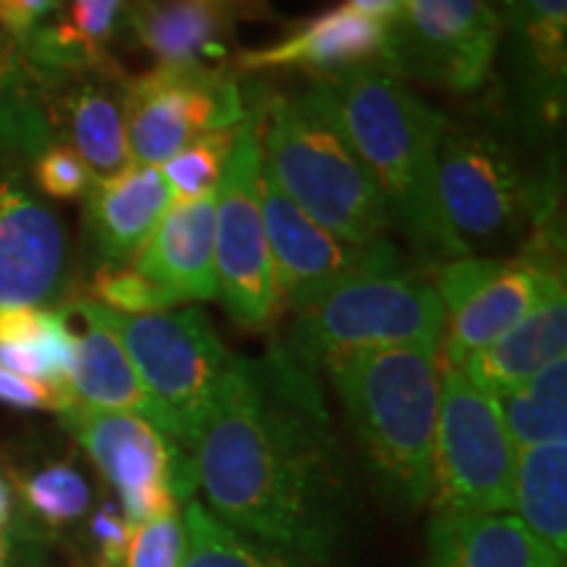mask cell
I'll return each instance as SVG.
<instances>
[{
  "label": "cell",
  "instance_id": "obj_19",
  "mask_svg": "<svg viewBox=\"0 0 567 567\" xmlns=\"http://www.w3.org/2000/svg\"><path fill=\"white\" fill-rule=\"evenodd\" d=\"M250 0H126V27L158 63L221 66Z\"/></svg>",
  "mask_w": 567,
  "mask_h": 567
},
{
  "label": "cell",
  "instance_id": "obj_3",
  "mask_svg": "<svg viewBox=\"0 0 567 567\" xmlns=\"http://www.w3.org/2000/svg\"><path fill=\"white\" fill-rule=\"evenodd\" d=\"M326 371L379 494L405 513L421 509L434 492L439 344L358 352Z\"/></svg>",
  "mask_w": 567,
  "mask_h": 567
},
{
  "label": "cell",
  "instance_id": "obj_25",
  "mask_svg": "<svg viewBox=\"0 0 567 567\" xmlns=\"http://www.w3.org/2000/svg\"><path fill=\"white\" fill-rule=\"evenodd\" d=\"M40 74L27 59L21 40L0 21V155H38L51 145Z\"/></svg>",
  "mask_w": 567,
  "mask_h": 567
},
{
  "label": "cell",
  "instance_id": "obj_34",
  "mask_svg": "<svg viewBox=\"0 0 567 567\" xmlns=\"http://www.w3.org/2000/svg\"><path fill=\"white\" fill-rule=\"evenodd\" d=\"M32 174L34 184L53 200H76V197L87 195L95 184L90 168L66 142H51L34 158Z\"/></svg>",
  "mask_w": 567,
  "mask_h": 567
},
{
  "label": "cell",
  "instance_id": "obj_9",
  "mask_svg": "<svg viewBox=\"0 0 567 567\" xmlns=\"http://www.w3.org/2000/svg\"><path fill=\"white\" fill-rule=\"evenodd\" d=\"M260 105L247 101L237 126V142L216 187V297L234 321L266 329L279 316L274 266L260 208Z\"/></svg>",
  "mask_w": 567,
  "mask_h": 567
},
{
  "label": "cell",
  "instance_id": "obj_8",
  "mask_svg": "<svg viewBox=\"0 0 567 567\" xmlns=\"http://www.w3.org/2000/svg\"><path fill=\"white\" fill-rule=\"evenodd\" d=\"M517 446L499 408L455 365H439L434 513L496 515L513 509Z\"/></svg>",
  "mask_w": 567,
  "mask_h": 567
},
{
  "label": "cell",
  "instance_id": "obj_18",
  "mask_svg": "<svg viewBox=\"0 0 567 567\" xmlns=\"http://www.w3.org/2000/svg\"><path fill=\"white\" fill-rule=\"evenodd\" d=\"M392 30L350 6H334L305 19L287 38L274 45L239 55V74H264L276 69H305L318 76H334L342 71L384 63Z\"/></svg>",
  "mask_w": 567,
  "mask_h": 567
},
{
  "label": "cell",
  "instance_id": "obj_20",
  "mask_svg": "<svg viewBox=\"0 0 567 567\" xmlns=\"http://www.w3.org/2000/svg\"><path fill=\"white\" fill-rule=\"evenodd\" d=\"M174 205L158 166L132 163L122 174L95 182L84 195V231L103 264L132 266L155 226Z\"/></svg>",
  "mask_w": 567,
  "mask_h": 567
},
{
  "label": "cell",
  "instance_id": "obj_39",
  "mask_svg": "<svg viewBox=\"0 0 567 567\" xmlns=\"http://www.w3.org/2000/svg\"><path fill=\"white\" fill-rule=\"evenodd\" d=\"M347 6L354 11L365 13L381 24H396L402 17V9H405V0H347Z\"/></svg>",
  "mask_w": 567,
  "mask_h": 567
},
{
  "label": "cell",
  "instance_id": "obj_15",
  "mask_svg": "<svg viewBox=\"0 0 567 567\" xmlns=\"http://www.w3.org/2000/svg\"><path fill=\"white\" fill-rule=\"evenodd\" d=\"M509 101L530 140L549 137L567 111V0H499Z\"/></svg>",
  "mask_w": 567,
  "mask_h": 567
},
{
  "label": "cell",
  "instance_id": "obj_10",
  "mask_svg": "<svg viewBox=\"0 0 567 567\" xmlns=\"http://www.w3.org/2000/svg\"><path fill=\"white\" fill-rule=\"evenodd\" d=\"M247 97L221 66L158 63L124 84V126L140 166H163L205 134L239 126Z\"/></svg>",
  "mask_w": 567,
  "mask_h": 567
},
{
  "label": "cell",
  "instance_id": "obj_2",
  "mask_svg": "<svg viewBox=\"0 0 567 567\" xmlns=\"http://www.w3.org/2000/svg\"><path fill=\"white\" fill-rule=\"evenodd\" d=\"M334 90L347 132L384 197L389 226L431 264L465 258L436 193V145L446 116L431 109L384 63L323 76Z\"/></svg>",
  "mask_w": 567,
  "mask_h": 567
},
{
  "label": "cell",
  "instance_id": "obj_24",
  "mask_svg": "<svg viewBox=\"0 0 567 567\" xmlns=\"http://www.w3.org/2000/svg\"><path fill=\"white\" fill-rule=\"evenodd\" d=\"M69 310L80 313L84 321V331L76 337L74 371L69 379L71 402L95 410L140 415L153 423L161 434H166L163 413L147 394V389L142 386L124 347L118 344L109 326L92 313L90 300L71 302Z\"/></svg>",
  "mask_w": 567,
  "mask_h": 567
},
{
  "label": "cell",
  "instance_id": "obj_11",
  "mask_svg": "<svg viewBox=\"0 0 567 567\" xmlns=\"http://www.w3.org/2000/svg\"><path fill=\"white\" fill-rule=\"evenodd\" d=\"M63 423L118 492L130 526L174 515L182 502L195 499L197 473L193 457L161 434L153 423L132 413L69 405Z\"/></svg>",
  "mask_w": 567,
  "mask_h": 567
},
{
  "label": "cell",
  "instance_id": "obj_37",
  "mask_svg": "<svg viewBox=\"0 0 567 567\" xmlns=\"http://www.w3.org/2000/svg\"><path fill=\"white\" fill-rule=\"evenodd\" d=\"M59 6L61 0H0V21L19 40H24L27 34H32L40 24L55 17Z\"/></svg>",
  "mask_w": 567,
  "mask_h": 567
},
{
  "label": "cell",
  "instance_id": "obj_13",
  "mask_svg": "<svg viewBox=\"0 0 567 567\" xmlns=\"http://www.w3.org/2000/svg\"><path fill=\"white\" fill-rule=\"evenodd\" d=\"M389 30L386 69L402 80L467 95L492 76L502 17L494 0H405Z\"/></svg>",
  "mask_w": 567,
  "mask_h": 567
},
{
  "label": "cell",
  "instance_id": "obj_21",
  "mask_svg": "<svg viewBox=\"0 0 567 567\" xmlns=\"http://www.w3.org/2000/svg\"><path fill=\"white\" fill-rule=\"evenodd\" d=\"M132 266L187 300H216V189L174 203Z\"/></svg>",
  "mask_w": 567,
  "mask_h": 567
},
{
  "label": "cell",
  "instance_id": "obj_36",
  "mask_svg": "<svg viewBox=\"0 0 567 567\" xmlns=\"http://www.w3.org/2000/svg\"><path fill=\"white\" fill-rule=\"evenodd\" d=\"M0 402L19 410H61L69 408V402L42 381L27 379V375L11 373L0 368Z\"/></svg>",
  "mask_w": 567,
  "mask_h": 567
},
{
  "label": "cell",
  "instance_id": "obj_32",
  "mask_svg": "<svg viewBox=\"0 0 567 567\" xmlns=\"http://www.w3.org/2000/svg\"><path fill=\"white\" fill-rule=\"evenodd\" d=\"M53 24L90 55H109L111 40L126 24V0H69Z\"/></svg>",
  "mask_w": 567,
  "mask_h": 567
},
{
  "label": "cell",
  "instance_id": "obj_7",
  "mask_svg": "<svg viewBox=\"0 0 567 567\" xmlns=\"http://www.w3.org/2000/svg\"><path fill=\"white\" fill-rule=\"evenodd\" d=\"M92 313L113 331L166 421V436L193 450L213 396L234 354L200 308L124 316L90 300Z\"/></svg>",
  "mask_w": 567,
  "mask_h": 567
},
{
  "label": "cell",
  "instance_id": "obj_5",
  "mask_svg": "<svg viewBox=\"0 0 567 567\" xmlns=\"http://www.w3.org/2000/svg\"><path fill=\"white\" fill-rule=\"evenodd\" d=\"M559 187L555 163L526 172L492 126L446 118L436 145V193L467 255L507 258L536 234H563L555 224Z\"/></svg>",
  "mask_w": 567,
  "mask_h": 567
},
{
  "label": "cell",
  "instance_id": "obj_12",
  "mask_svg": "<svg viewBox=\"0 0 567 567\" xmlns=\"http://www.w3.org/2000/svg\"><path fill=\"white\" fill-rule=\"evenodd\" d=\"M434 289L450 316L442 363L457 368L565 289V266L523 252L465 255L442 264Z\"/></svg>",
  "mask_w": 567,
  "mask_h": 567
},
{
  "label": "cell",
  "instance_id": "obj_16",
  "mask_svg": "<svg viewBox=\"0 0 567 567\" xmlns=\"http://www.w3.org/2000/svg\"><path fill=\"white\" fill-rule=\"evenodd\" d=\"M69 239L61 218L21 182L0 174V308H42L66 289Z\"/></svg>",
  "mask_w": 567,
  "mask_h": 567
},
{
  "label": "cell",
  "instance_id": "obj_26",
  "mask_svg": "<svg viewBox=\"0 0 567 567\" xmlns=\"http://www.w3.org/2000/svg\"><path fill=\"white\" fill-rule=\"evenodd\" d=\"M513 509L517 520L565 557L567 549V442L517 450Z\"/></svg>",
  "mask_w": 567,
  "mask_h": 567
},
{
  "label": "cell",
  "instance_id": "obj_22",
  "mask_svg": "<svg viewBox=\"0 0 567 567\" xmlns=\"http://www.w3.org/2000/svg\"><path fill=\"white\" fill-rule=\"evenodd\" d=\"M421 567H565V557L509 513H434Z\"/></svg>",
  "mask_w": 567,
  "mask_h": 567
},
{
  "label": "cell",
  "instance_id": "obj_31",
  "mask_svg": "<svg viewBox=\"0 0 567 567\" xmlns=\"http://www.w3.org/2000/svg\"><path fill=\"white\" fill-rule=\"evenodd\" d=\"M92 297L97 305L124 316L161 313L179 305V297L161 287L158 281L147 279L134 266L103 264L92 276Z\"/></svg>",
  "mask_w": 567,
  "mask_h": 567
},
{
  "label": "cell",
  "instance_id": "obj_14",
  "mask_svg": "<svg viewBox=\"0 0 567 567\" xmlns=\"http://www.w3.org/2000/svg\"><path fill=\"white\" fill-rule=\"evenodd\" d=\"M260 208H264L279 313L284 308H292L302 297L342 281L347 276L408 268L400 250L389 239L350 245L318 226L276 184L266 161L260 168Z\"/></svg>",
  "mask_w": 567,
  "mask_h": 567
},
{
  "label": "cell",
  "instance_id": "obj_29",
  "mask_svg": "<svg viewBox=\"0 0 567 567\" xmlns=\"http://www.w3.org/2000/svg\"><path fill=\"white\" fill-rule=\"evenodd\" d=\"M24 505L48 526L59 528L80 520L90 509L92 492L84 476L69 463H53L19 484Z\"/></svg>",
  "mask_w": 567,
  "mask_h": 567
},
{
  "label": "cell",
  "instance_id": "obj_1",
  "mask_svg": "<svg viewBox=\"0 0 567 567\" xmlns=\"http://www.w3.org/2000/svg\"><path fill=\"white\" fill-rule=\"evenodd\" d=\"M197 486L218 520L297 565L347 534V484L316 371L287 347L237 358L197 431Z\"/></svg>",
  "mask_w": 567,
  "mask_h": 567
},
{
  "label": "cell",
  "instance_id": "obj_33",
  "mask_svg": "<svg viewBox=\"0 0 567 567\" xmlns=\"http://www.w3.org/2000/svg\"><path fill=\"white\" fill-rule=\"evenodd\" d=\"M184 557V523L163 515L132 528L122 567H179Z\"/></svg>",
  "mask_w": 567,
  "mask_h": 567
},
{
  "label": "cell",
  "instance_id": "obj_4",
  "mask_svg": "<svg viewBox=\"0 0 567 567\" xmlns=\"http://www.w3.org/2000/svg\"><path fill=\"white\" fill-rule=\"evenodd\" d=\"M260 151L276 184L318 226L350 245L386 239L389 213L347 132L331 84L318 76L297 95H264Z\"/></svg>",
  "mask_w": 567,
  "mask_h": 567
},
{
  "label": "cell",
  "instance_id": "obj_27",
  "mask_svg": "<svg viewBox=\"0 0 567 567\" xmlns=\"http://www.w3.org/2000/svg\"><path fill=\"white\" fill-rule=\"evenodd\" d=\"M517 450L565 442L567 436V360L559 358L526 386L494 400Z\"/></svg>",
  "mask_w": 567,
  "mask_h": 567
},
{
  "label": "cell",
  "instance_id": "obj_23",
  "mask_svg": "<svg viewBox=\"0 0 567 567\" xmlns=\"http://www.w3.org/2000/svg\"><path fill=\"white\" fill-rule=\"evenodd\" d=\"M567 344V297L559 289L547 297L534 313L513 326L484 350L471 354L460 371L473 386L499 400L526 386L555 360L565 358Z\"/></svg>",
  "mask_w": 567,
  "mask_h": 567
},
{
  "label": "cell",
  "instance_id": "obj_40",
  "mask_svg": "<svg viewBox=\"0 0 567 567\" xmlns=\"http://www.w3.org/2000/svg\"><path fill=\"white\" fill-rule=\"evenodd\" d=\"M24 544L19 536L9 534L6 528H0V567H32L30 557H27Z\"/></svg>",
  "mask_w": 567,
  "mask_h": 567
},
{
  "label": "cell",
  "instance_id": "obj_41",
  "mask_svg": "<svg viewBox=\"0 0 567 567\" xmlns=\"http://www.w3.org/2000/svg\"><path fill=\"white\" fill-rule=\"evenodd\" d=\"M13 523V494L6 478L0 476V528H9Z\"/></svg>",
  "mask_w": 567,
  "mask_h": 567
},
{
  "label": "cell",
  "instance_id": "obj_30",
  "mask_svg": "<svg viewBox=\"0 0 567 567\" xmlns=\"http://www.w3.org/2000/svg\"><path fill=\"white\" fill-rule=\"evenodd\" d=\"M234 142H237V126L205 134V137L195 140L189 147H184L182 153H176L172 161L158 166L174 197H179L176 203L195 200V197L208 195L218 187L226 161H229L234 151Z\"/></svg>",
  "mask_w": 567,
  "mask_h": 567
},
{
  "label": "cell",
  "instance_id": "obj_28",
  "mask_svg": "<svg viewBox=\"0 0 567 567\" xmlns=\"http://www.w3.org/2000/svg\"><path fill=\"white\" fill-rule=\"evenodd\" d=\"M182 523L184 557L179 567H305L226 526L197 499L187 502Z\"/></svg>",
  "mask_w": 567,
  "mask_h": 567
},
{
  "label": "cell",
  "instance_id": "obj_6",
  "mask_svg": "<svg viewBox=\"0 0 567 567\" xmlns=\"http://www.w3.org/2000/svg\"><path fill=\"white\" fill-rule=\"evenodd\" d=\"M289 310L287 350L310 371L358 352L439 344L446 321L436 289L410 268L347 276Z\"/></svg>",
  "mask_w": 567,
  "mask_h": 567
},
{
  "label": "cell",
  "instance_id": "obj_17",
  "mask_svg": "<svg viewBox=\"0 0 567 567\" xmlns=\"http://www.w3.org/2000/svg\"><path fill=\"white\" fill-rule=\"evenodd\" d=\"M124 74L116 61L109 66L45 76V111L53 140L61 137L103 182L132 166L124 126Z\"/></svg>",
  "mask_w": 567,
  "mask_h": 567
},
{
  "label": "cell",
  "instance_id": "obj_35",
  "mask_svg": "<svg viewBox=\"0 0 567 567\" xmlns=\"http://www.w3.org/2000/svg\"><path fill=\"white\" fill-rule=\"evenodd\" d=\"M90 536L97 549V567H122L126 547H130L132 526L124 520L113 502H105L92 515L90 520Z\"/></svg>",
  "mask_w": 567,
  "mask_h": 567
},
{
  "label": "cell",
  "instance_id": "obj_38",
  "mask_svg": "<svg viewBox=\"0 0 567 567\" xmlns=\"http://www.w3.org/2000/svg\"><path fill=\"white\" fill-rule=\"evenodd\" d=\"M45 323L40 308H0V344H32Z\"/></svg>",
  "mask_w": 567,
  "mask_h": 567
}]
</instances>
